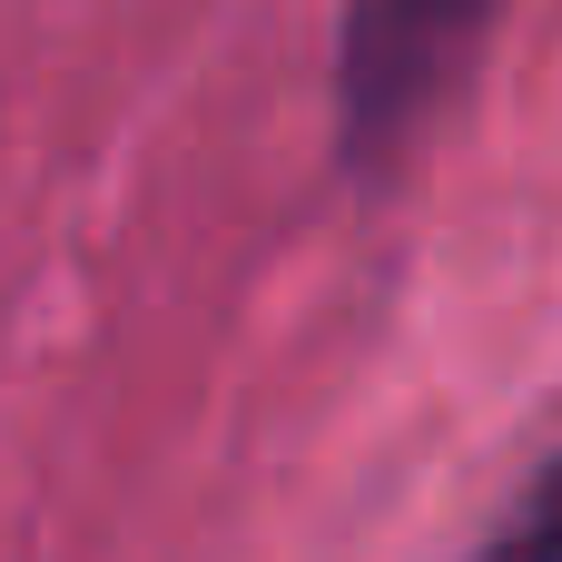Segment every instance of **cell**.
I'll use <instances>...</instances> for the list:
<instances>
[{"label": "cell", "instance_id": "7a4b0ae2", "mask_svg": "<svg viewBox=\"0 0 562 562\" xmlns=\"http://www.w3.org/2000/svg\"><path fill=\"white\" fill-rule=\"evenodd\" d=\"M464 562H562V454H543Z\"/></svg>", "mask_w": 562, "mask_h": 562}, {"label": "cell", "instance_id": "6da1fadb", "mask_svg": "<svg viewBox=\"0 0 562 562\" xmlns=\"http://www.w3.org/2000/svg\"><path fill=\"white\" fill-rule=\"evenodd\" d=\"M504 0H346L336 10V158L356 178H385L425 119L474 69Z\"/></svg>", "mask_w": 562, "mask_h": 562}]
</instances>
